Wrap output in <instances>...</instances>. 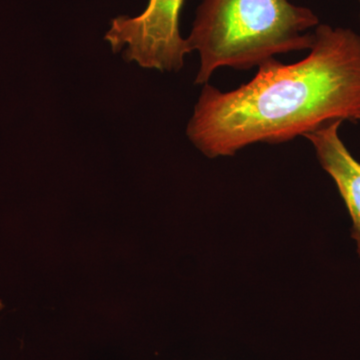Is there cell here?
<instances>
[{
    "label": "cell",
    "mask_w": 360,
    "mask_h": 360,
    "mask_svg": "<svg viewBox=\"0 0 360 360\" xmlns=\"http://www.w3.org/2000/svg\"><path fill=\"white\" fill-rule=\"evenodd\" d=\"M307 58H276L231 91L205 84L186 134L207 158L232 156L255 143L278 144L335 120L360 115V35L319 25Z\"/></svg>",
    "instance_id": "6da1fadb"
},
{
    "label": "cell",
    "mask_w": 360,
    "mask_h": 360,
    "mask_svg": "<svg viewBox=\"0 0 360 360\" xmlns=\"http://www.w3.org/2000/svg\"><path fill=\"white\" fill-rule=\"evenodd\" d=\"M319 25L311 9L290 0H203L186 39L200 53L195 84L220 68L248 70L277 54L310 51V30Z\"/></svg>",
    "instance_id": "7a4b0ae2"
},
{
    "label": "cell",
    "mask_w": 360,
    "mask_h": 360,
    "mask_svg": "<svg viewBox=\"0 0 360 360\" xmlns=\"http://www.w3.org/2000/svg\"><path fill=\"white\" fill-rule=\"evenodd\" d=\"M184 0H149L146 11L135 18L112 20L104 39L116 53L124 49L127 63L160 71H179L191 53L179 32V15Z\"/></svg>",
    "instance_id": "3957f363"
},
{
    "label": "cell",
    "mask_w": 360,
    "mask_h": 360,
    "mask_svg": "<svg viewBox=\"0 0 360 360\" xmlns=\"http://www.w3.org/2000/svg\"><path fill=\"white\" fill-rule=\"evenodd\" d=\"M342 122L335 120L304 135L311 142L322 168L335 180L352 219V238L360 257V163L341 141Z\"/></svg>",
    "instance_id": "277c9868"
},
{
    "label": "cell",
    "mask_w": 360,
    "mask_h": 360,
    "mask_svg": "<svg viewBox=\"0 0 360 360\" xmlns=\"http://www.w3.org/2000/svg\"><path fill=\"white\" fill-rule=\"evenodd\" d=\"M2 307H4V305H2V302H0V310L2 309Z\"/></svg>",
    "instance_id": "5b68a950"
},
{
    "label": "cell",
    "mask_w": 360,
    "mask_h": 360,
    "mask_svg": "<svg viewBox=\"0 0 360 360\" xmlns=\"http://www.w3.org/2000/svg\"><path fill=\"white\" fill-rule=\"evenodd\" d=\"M357 120H360V115L357 117Z\"/></svg>",
    "instance_id": "8992f818"
}]
</instances>
